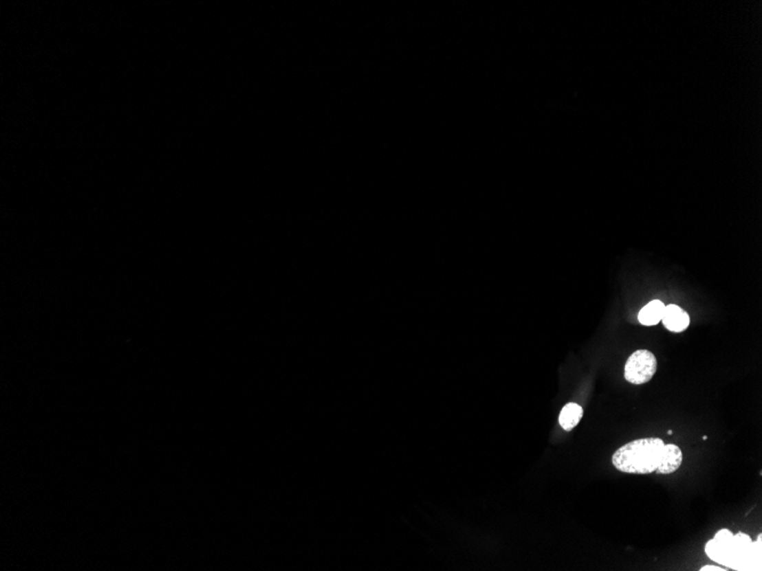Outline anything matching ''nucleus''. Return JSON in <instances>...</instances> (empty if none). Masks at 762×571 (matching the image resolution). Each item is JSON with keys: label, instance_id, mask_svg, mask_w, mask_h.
<instances>
[{"label": "nucleus", "instance_id": "obj_1", "mask_svg": "<svg viewBox=\"0 0 762 571\" xmlns=\"http://www.w3.org/2000/svg\"><path fill=\"white\" fill-rule=\"evenodd\" d=\"M664 441L642 438L623 445L612 456L614 468L631 475H649L659 468Z\"/></svg>", "mask_w": 762, "mask_h": 571}, {"label": "nucleus", "instance_id": "obj_4", "mask_svg": "<svg viewBox=\"0 0 762 571\" xmlns=\"http://www.w3.org/2000/svg\"><path fill=\"white\" fill-rule=\"evenodd\" d=\"M663 325L668 331L680 333L688 328L690 323L689 315L682 308L677 304H668L666 306V311L662 318Z\"/></svg>", "mask_w": 762, "mask_h": 571}, {"label": "nucleus", "instance_id": "obj_9", "mask_svg": "<svg viewBox=\"0 0 762 571\" xmlns=\"http://www.w3.org/2000/svg\"><path fill=\"white\" fill-rule=\"evenodd\" d=\"M672 434H673V431H672V430H668V434H670V436H671Z\"/></svg>", "mask_w": 762, "mask_h": 571}, {"label": "nucleus", "instance_id": "obj_3", "mask_svg": "<svg viewBox=\"0 0 762 571\" xmlns=\"http://www.w3.org/2000/svg\"><path fill=\"white\" fill-rule=\"evenodd\" d=\"M732 536H734V534L729 529L719 530L715 535V537L706 543V555L713 561L718 562L719 565L727 567Z\"/></svg>", "mask_w": 762, "mask_h": 571}, {"label": "nucleus", "instance_id": "obj_8", "mask_svg": "<svg viewBox=\"0 0 762 571\" xmlns=\"http://www.w3.org/2000/svg\"><path fill=\"white\" fill-rule=\"evenodd\" d=\"M701 571H726L727 569H723L720 566H704L702 568L699 569Z\"/></svg>", "mask_w": 762, "mask_h": 571}, {"label": "nucleus", "instance_id": "obj_2", "mask_svg": "<svg viewBox=\"0 0 762 571\" xmlns=\"http://www.w3.org/2000/svg\"><path fill=\"white\" fill-rule=\"evenodd\" d=\"M657 370L655 355L646 349L635 350L625 363L624 378L630 383L640 385L652 380Z\"/></svg>", "mask_w": 762, "mask_h": 571}, {"label": "nucleus", "instance_id": "obj_5", "mask_svg": "<svg viewBox=\"0 0 762 571\" xmlns=\"http://www.w3.org/2000/svg\"><path fill=\"white\" fill-rule=\"evenodd\" d=\"M682 458H684L682 451L677 445H664L661 461L656 472H659L661 475H671L682 467Z\"/></svg>", "mask_w": 762, "mask_h": 571}, {"label": "nucleus", "instance_id": "obj_7", "mask_svg": "<svg viewBox=\"0 0 762 571\" xmlns=\"http://www.w3.org/2000/svg\"><path fill=\"white\" fill-rule=\"evenodd\" d=\"M583 416V410L581 406L575 403H569L563 408L559 414V425L565 431H571L578 425Z\"/></svg>", "mask_w": 762, "mask_h": 571}, {"label": "nucleus", "instance_id": "obj_6", "mask_svg": "<svg viewBox=\"0 0 762 571\" xmlns=\"http://www.w3.org/2000/svg\"><path fill=\"white\" fill-rule=\"evenodd\" d=\"M666 311V306L662 301L653 300L646 304L642 311H639L638 320L640 324L646 326H653L662 322L663 315Z\"/></svg>", "mask_w": 762, "mask_h": 571}]
</instances>
